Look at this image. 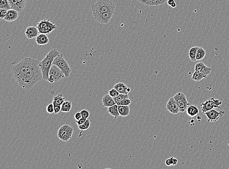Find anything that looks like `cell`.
<instances>
[{"label": "cell", "mask_w": 229, "mask_h": 169, "mask_svg": "<svg viewBox=\"0 0 229 169\" xmlns=\"http://www.w3.org/2000/svg\"><path fill=\"white\" fill-rule=\"evenodd\" d=\"M11 71L18 85L24 89H31L43 79L40 62L35 59L25 58L14 65Z\"/></svg>", "instance_id": "1"}, {"label": "cell", "mask_w": 229, "mask_h": 169, "mask_svg": "<svg viewBox=\"0 0 229 169\" xmlns=\"http://www.w3.org/2000/svg\"><path fill=\"white\" fill-rule=\"evenodd\" d=\"M60 53L56 49L51 50L46 54L45 57L40 62V66L43 73V79L47 80L49 79V72L51 67L53 64L54 59Z\"/></svg>", "instance_id": "2"}, {"label": "cell", "mask_w": 229, "mask_h": 169, "mask_svg": "<svg viewBox=\"0 0 229 169\" xmlns=\"http://www.w3.org/2000/svg\"><path fill=\"white\" fill-rule=\"evenodd\" d=\"M93 16L115 11V6L110 0H99L92 6Z\"/></svg>", "instance_id": "3"}, {"label": "cell", "mask_w": 229, "mask_h": 169, "mask_svg": "<svg viewBox=\"0 0 229 169\" xmlns=\"http://www.w3.org/2000/svg\"><path fill=\"white\" fill-rule=\"evenodd\" d=\"M53 64L56 65L60 69H61L62 72L65 74L67 78L70 76V74L72 72V69L68 64V63L64 58V55L63 54H60L58 56H57L54 59Z\"/></svg>", "instance_id": "4"}, {"label": "cell", "mask_w": 229, "mask_h": 169, "mask_svg": "<svg viewBox=\"0 0 229 169\" xmlns=\"http://www.w3.org/2000/svg\"><path fill=\"white\" fill-rule=\"evenodd\" d=\"M65 77H66L65 75L61 69L56 65L52 64L49 72L48 81L51 84L59 82Z\"/></svg>", "instance_id": "5"}, {"label": "cell", "mask_w": 229, "mask_h": 169, "mask_svg": "<svg viewBox=\"0 0 229 169\" xmlns=\"http://www.w3.org/2000/svg\"><path fill=\"white\" fill-rule=\"evenodd\" d=\"M73 133V129L70 125L65 124L60 128L57 133L58 137L64 142L71 140Z\"/></svg>", "instance_id": "6"}, {"label": "cell", "mask_w": 229, "mask_h": 169, "mask_svg": "<svg viewBox=\"0 0 229 169\" xmlns=\"http://www.w3.org/2000/svg\"><path fill=\"white\" fill-rule=\"evenodd\" d=\"M222 104V102L218 99L211 98L206 100L205 102H203L200 105L202 114H204L207 111H210L211 109L216 108H220V105Z\"/></svg>", "instance_id": "7"}, {"label": "cell", "mask_w": 229, "mask_h": 169, "mask_svg": "<svg viewBox=\"0 0 229 169\" xmlns=\"http://www.w3.org/2000/svg\"><path fill=\"white\" fill-rule=\"evenodd\" d=\"M173 98L178 103L180 112L183 113L186 111L187 107L189 105L185 94L181 92H179L176 94Z\"/></svg>", "instance_id": "8"}, {"label": "cell", "mask_w": 229, "mask_h": 169, "mask_svg": "<svg viewBox=\"0 0 229 169\" xmlns=\"http://www.w3.org/2000/svg\"><path fill=\"white\" fill-rule=\"evenodd\" d=\"M115 11H110L104 13L93 16L95 20L100 24H107L110 22Z\"/></svg>", "instance_id": "9"}, {"label": "cell", "mask_w": 229, "mask_h": 169, "mask_svg": "<svg viewBox=\"0 0 229 169\" xmlns=\"http://www.w3.org/2000/svg\"><path fill=\"white\" fill-rule=\"evenodd\" d=\"M204 114L206 115L208 121L209 122H216L224 114L223 111L217 112L214 109H211L210 111H207Z\"/></svg>", "instance_id": "10"}, {"label": "cell", "mask_w": 229, "mask_h": 169, "mask_svg": "<svg viewBox=\"0 0 229 169\" xmlns=\"http://www.w3.org/2000/svg\"><path fill=\"white\" fill-rule=\"evenodd\" d=\"M11 9H14L19 13L22 12L27 5L26 0H8Z\"/></svg>", "instance_id": "11"}, {"label": "cell", "mask_w": 229, "mask_h": 169, "mask_svg": "<svg viewBox=\"0 0 229 169\" xmlns=\"http://www.w3.org/2000/svg\"><path fill=\"white\" fill-rule=\"evenodd\" d=\"M166 109L168 112L173 114H177L180 112L178 103L173 97L170 98L166 105Z\"/></svg>", "instance_id": "12"}, {"label": "cell", "mask_w": 229, "mask_h": 169, "mask_svg": "<svg viewBox=\"0 0 229 169\" xmlns=\"http://www.w3.org/2000/svg\"><path fill=\"white\" fill-rule=\"evenodd\" d=\"M39 33L40 32L37 27H28L25 32V36L29 39H32L36 38Z\"/></svg>", "instance_id": "13"}, {"label": "cell", "mask_w": 229, "mask_h": 169, "mask_svg": "<svg viewBox=\"0 0 229 169\" xmlns=\"http://www.w3.org/2000/svg\"><path fill=\"white\" fill-rule=\"evenodd\" d=\"M103 106L106 107H109L112 106L116 105L114 98L109 95V94H106L103 97L102 99Z\"/></svg>", "instance_id": "14"}, {"label": "cell", "mask_w": 229, "mask_h": 169, "mask_svg": "<svg viewBox=\"0 0 229 169\" xmlns=\"http://www.w3.org/2000/svg\"><path fill=\"white\" fill-rule=\"evenodd\" d=\"M19 12L14 9H11L8 10L6 17L4 18L5 21L8 22H13L16 20L19 17Z\"/></svg>", "instance_id": "15"}, {"label": "cell", "mask_w": 229, "mask_h": 169, "mask_svg": "<svg viewBox=\"0 0 229 169\" xmlns=\"http://www.w3.org/2000/svg\"><path fill=\"white\" fill-rule=\"evenodd\" d=\"M114 88L117 90L120 94H128L130 92V88L126 85L123 82H118L114 86Z\"/></svg>", "instance_id": "16"}, {"label": "cell", "mask_w": 229, "mask_h": 169, "mask_svg": "<svg viewBox=\"0 0 229 169\" xmlns=\"http://www.w3.org/2000/svg\"><path fill=\"white\" fill-rule=\"evenodd\" d=\"M141 3L147 6H153L162 5L168 0H138Z\"/></svg>", "instance_id": "17"}, {"label": "cell", "mask_w": 229, "mask_h": 169, "mask_svg": "<svg viewBox=\"0 0 229 169\" xmlns=\"http://www.w3.org/2000/svg\"><path fill=\"white\" fill-rule=\"evenodd\" d=\"M35 41L38 45H45L49 43V38L46 34L39 33L36 38Z\"/></svg>", "instance_id": "18"}, {"label": "cell", "mask_w": 229, "mask_h": 169, "mask_svg": "<svg viewBox=\"0 0 229 169\" xmlns=\"http://www.w3.org/2000/svg\"><path fill=\"white\" fill-rule=\"evenodd\" d=\"M186 112L189 116L194 118V116L198 115L199 109L195 105H189L187 107Z\"/></svg>", "instance_id": "19"}, {"label": "cell", "mask_w": 229, "mask_h": 169, "mask_svg": "<svg viewBox=\"0 0 229 169\" xmlns=\"http://www.w3.org/2000/svg\"><path fill=\"white\" fill-rule=\"evenodd\" d=\"M58 27L56 26V24H53L51 23V24H49L46 27H45L44 28L39 29V31L40 33L48 35V34H51L54 30L56 29Z\"/></svg>", "instance_id": "20"}, {"label": "cell", "mask_w": 229, "mask_h": 169, "mask_svg": "<svg viewBox=\"0 0 229 169\" xmlns=\"http://www.w3.org/2000/svg\"><path fill=\"white\" fill-rule=\"evenodd\" d=\"M118 108L120 116H127L130 113V108L129 106L118 105Z\"/></svg>", "instance_id": "21"}, {"label": "cell", "mask_w": 229, "mask_h": 169, "mask_svg": "<svg viewBox=\"0 0 229 169\" xmlns=\"http://www.w3.org/2000/svg\"><path fill=\"white\" fill-rule=\"evenodd\" d=\"M108 112L110 115L114 116L115 119H117L120 115L119 111H118V105H117L108 107Z\"/></svg>", "instance_id": "22"}, {"label": "cell", "mask_w": 229, "mask_h": 169, "mask_svg": "<svg viewBox=\"0 0 229 169\" xmlns=\"http://www.w3.org/2000/svg\"><path fill=\"white\" fill-rule=\"evenodd\" d=\"M207 75H205L201 72L195 71L192 75V79L196 81H200L203 79L207 78Z\"/></svg>", "instance_id": "23"}, {"label": "cell", "mask_w": 229, "mask_h": 169, "mask_svg": "<svg viewBox=\"0 0 229 169\" xmlns=\"http://www.w3.org/2000/svg\"><path fill=\"white\" fill-rule=\"evenodd\" d=\"M65 98L63 97L62 94H59L57 95L54 96L53 98L52 103L55 105H62L63 102L65 101Z\"/></svg>", "instance_id": "24"}, {"label": "cell", "mask_w": 229, "mask_h": 169, "mask_svg": "<svg viewBox=\"0 0 229 169\" xmlns=\"http://www.w3.org/2000/svg\"><path fill=\"white\" fill-rule=\"evenodd\" d=\"M199 49L198 46H194L192 47L189 52V59H191L193 62L196 61V55L197 53V50Z\"/></svg>", "instance_id": "25"}, {"label": "cell", "mask_w": 229, "mask_h": 169, "mask_svg": "<svg viewBox=\"0 0 229 169\" xmlns=\"http://www.w3.org/2000/svg\"><path fill=\"white\" fill-rule=\"evenodd\" d=\"M72 108V103L71 101H65L61 105V111L63 112H69Z\"/></svg>", "instance_id": "26"}, {"label": "cell", "mask_w": 229, "mask_h": 169, "mask_svg": "<svg viewBox=\"0 0 229 169\" xmlns=\"http://www.w3.org/2000/svg\"><path fill=\"white\" fill-rule=\"evenodd\" d=\"M206 56V51L202 47H199L196 55V60H202Z\"/></svg>", "instance_id": "27"}, {"label": "cell", "mask_w": 229, "mask_h": 169, "mask_svg": "<svg viewBox=\"0 0 229 169\" xmlns=\"http://www.w3.org/2000/svg\"><path fill=\"white\" fill-rule=\"evenodd\" d=\"M51 20L49 19V20H43L42 21H40L39 22L37 23V27L38 29H40L43 28L45 27H46L47 25L49 24H51Z\"/></svg>", "instance_id": "28"}, {"label": "cell", "mask_w": 229, "mask_h": 169, "mask_svg": "<svg viewBox=\"0 0 229 169\" xmlns=\"http://www.w3.org/2000/svg\"><path fill=\"white\" fill-rule=\"evenodd\" d=\"M0 8H5L7 10L11 9L8 0H0Z\"/></svg>", "instance_id": "29"}, {"label": "cell", "mask_w": 229, "mask_h": 169, "mask_svg": "<svg viewBox=\"0 0 229 169\" xmlns=\"http://www.w3.org/2000/svg\"><path fill=\"white\" fill-rule=\"evenodd\" d=\"M90 121H89V120H88L87 119V120H86V121H85L83 124L79 125L78 126V128L80 130H81V131H85V130H87L88 129V128H89V126H90Z\"/></svg>", "instance_id": "30"}, {"label": "cell", "mask_w": 229, "mask_h": 169, "mask_svg": "<svg viewBox=\"0 0 229 169\" xmlns=\"http://www.w3.org/2000/svg\"><path fill=\"white\" fill-rule=\"evenodd\" d=\"M116 103L117 104L118 102L125 99H129L128 94H120L117 97L114 98Z\"/></svg>", "instance_id": "31"}, {"label": "cell", "mask_w": 229, "mask_h": 169, "mask_svg": "<svg viewBox=\"0 0 229 169\" xmlns=\"http://www.w3.org/2000/svg\"><path fill=\"white\" fill-rule=\"evenodd\" d=\"M131 100L130 99H125L116 104L118 105L129 106L131 104Z\"/></svg>", "instance_id": "32"}, {"label": "cell", "mask_w": 229, "mask_h": 169, "mask_svg": "<svg viewBox=\"0 0 229 169\" xmlns=\"http://www.w3.org/2000/svg\"><path fill=\"white\" fill-rule=\"evenodd\" d=\"M205 64L204 63L202 62H200L199 63L195 64V66H194V70L197 71L201 72L203 68L205 66Z\"/></svg>", "instance_id": "33"}, {"label": "cell", "mask_w": 229, "mask_h": 169, "mask_svg": "<svg viewBox=\"0 0 229 169\" xmlns=\"http://www.w3.org/2000/svg\"><path fill=\"white\" fill-rule=\"evenodd\" d=\"M109 94L110 95L111 97L112 98H115V97H117L120 94L119 92L117 91V90H116L115 88H113V89H110L109 91Z\"/></svg>", "instance_id": "34"}, {"label": "cell", "mask_w": 229, "mask_h": 169, "mask_svg": "<svg viewBox=\"0 0 229 169\" xmlns=\"http://www.w3.org/2000/svg\"><path fill=\"white\" fill-rule=\"evenodd\" d=\"M46 112L49 114H52L54 112V105L53 103H50L46 107Z\"/></svg>", "instance_id": "35"}, {"label": "cell", "mask_w": 229, "mask_h": 169, "mask_svg": "<svg viewBox=\"0 0 229 169\" xmlns=\"http://www.w3.org/2000/svg\"><path fill=\"white\" fill-rule=\"evenodd\" d=\"M211 71V68L208 67V66H206V65H205L204 67L203 68L202 70L201 71V72H202L203 73H204V74L208 76V75L210 74Z\"/></svg>", "instance_id": "36"}, {"label": "cell", "mask_w": 229, "mask_h": 169, "mask_svg": "<svg viewBox=\"0 0 229 169\" xmlns=\"http://www.w3.org/2000/svg\"><path fill=\"white\" fill-rule=\"evenodd\" d=\"M8 10L5 8H0V18L4 19L7 15Z\"/></svg>", "instance_id": "37"}, {"label": "cell", "mask_w": 229, "mask_h": 169, "mask_svg": "<svg viewBox=\"0 0 229 169\" xmlns=\"http://www.w3.org/2000/svg\"><path fill=\"white\" fill-rule=\"evenodd\" d=\"M80 113L81 114L82 118H86V119H87L89 117V115H90L89 111H88L87 110H85V109L81 110Z\"/></svg>", "instance_id": "38"}, {"label": "cell", "mask_w": 229, "mask_h": 169, "mask_svg": "<svg viewBox=\"0 0 229 169\" xmlns=\"http://www.w3.org/2000/svg\"><path fill=\"white\" fill-rule=\"evenodd\" d=\"M54 105V114H57L60 111H61V105Z\"/></svg>", "instance_id": "39"}, {"label": "cell", "mask_w": 229, "mask_h": 169, "mask_svg": "<svg viewBox=\"0 0 229 169\" xmlns=\"http://www.w3.org/2000/svg\"><path fill=\"white\" fill-rule=\"evenodd\" d=\"M167 3L168 5L172 8H175L177 7V5L174 0H168Z\"/></svg>", "instance_id": "40"}, {"label": "cell", "mask_w": 229, "mask_h": 169, "mask_svg": "<svg viewBox=\"0 0 229 169\" xmlns=\"http://www.w3.org/2000/svg\"><path fill=\"white\" fill-rule=\"evenodd\" d=\"M87 120V119H86V118H81V119H80V120H76V124H77L78 126H79V125H81V124H83V123L86 121V120Z\"/></svg>", "instance_id": "41"}, {"label": "cell", "mask_w": 229, "mask_h": 169, "mask_svg": "<svg viewBox=\"0 0 229 169\" xmlns=\"http://www.w3.org/2000/svg\"><path fill=\"white\" fill-rule=\"evenodd\" d=\"M165 164L167 166H171L173 165V162H172V157L167 158L166 160Z\"/></svg>", "instance_id": "42"}, {"label": "cell", "mask_w": 229, "mask_h": 169, "mask_svg": "<svg viewBox=\"0 0 229 169\" xmlns=\"http://www.w3.org/2000/svg\"><path fill=\"white\" fill-rule=\"evenodd\" d=\"M74 119L76 120H79L82 118V116L80 112H77L75 115H74Z\"/></svg>", "instance_id": "43"}, {"label": "cell", "mask_w": 229, "mask_h": 169, "mask_svg": "<svg viewBox=\"0 0 229 169\" xmlns=\"http://www.w3.org/2000/svg\"><path fill=\"white\" fill-rule=\"evenodd\" d=\"M172 157V162H173V165H176L178 163V160L177 158L174 157Z\"/></svg>", "instance_id": "44"}]
</instances>
